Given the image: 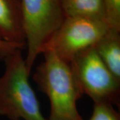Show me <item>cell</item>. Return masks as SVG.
Here are the masks:
<instances>
[{
  "label": "cell",
  "mask_w": 120,
  "mask_h": 120,
  "mask_svg": "<svg viewBox=\"0 0 120 120\" xmlns=\"http://www.w3.org/2000/svg\"><path fill=\"white\" fill-rule=\"evenodd\" d=\"M44 60L37 67L33 79L50 102L47 120H84L77 110V101L83 94L69 63L53 52H43Z\"/></svg>",
  "instance_id": "cell-1"
},
{
  "label": "cell",
  "mask_w": 120,
  "mask_h": 120,
  "mask_svg": "<svg viewBox=\"0 0 120 120\" xmlns=\"http://www.w3.org/2000/svg\"><path fill=\"white\" fill-rule=\"evenodd\" d=\"M1 60L5 69L0 76V116L9 120H47L30 86L22 49H13Z\"/></svg>",
  "instance_id": "cell-2"
},
{
  "label": "cell",
  "mask_w": 120,
  "mask_h": 120,
  "mask_svg": "<svg viewBox=\"0 0 120 120\" xmlns=\"http://www.w3.org/2000/svg\"><path fill=\"white\" fill-rule=\"evenodd\" d=\"M82 94L95 103L120 107V80L108 69L94 47L79 52L69 63Z\"/></svg>",
  "instance_id": "cell-3"
},
{
  "label": "cell",
  "mask_w": 120,
  "mask_h": 120,
  "mask_svg": "<svg viewBox=\"0 0 120 120\" xmlns=\"http://www.w3.org/2000/svg\"><path fill=\"white\" fill-rule=\"evenodd\" d=\"M26 34V68L31 74L41 49L64 22L60 0H21Z\"/></svg>",
  "instance_id": "cell-4"
},
{
  "label": "cell",
  "mask_w": 120,
  "mask_h": 120,
  "mask_svg": "<svg viewBox=\"0 0 120 120\" xmlns=\"http://www.w3.org/2000/svg\"><path fill=\"white\" fill-rule=\"evenodd\" d=\"M112 29L107 22L86 17H65L41 49V54L50 51L69 63L79 52L94 47Z\"/></svg>",
  "instance_id": "cell-5"
},
{
  "label": "cell",
  "mask_w": 120,
  "mask_h": 120,
  "mask_svg": "<svg viewBox=\"0 0 120 120\" xmlns=\"http://www.w3.org/2000/svg\"><path fill=\"white\" fill-rule=\"evenodd\" d=\"M0 37L21 49L26 47L21 0H0Z\"/></svg>",
  "instance_id": "cell-6"
},
{
  "label": "cell",
  "mask_w": 120,
  "mask_h": 120,
  "mask_svg": "<svg viewBox=\"0 0 120 120\" xmlns=\"http://www.w3.org/2000/svg\"><path fill=\"white\" fill-rule=\"evenodd\" d=\"M113 75L120 80V31L111 29L94 46Z\"/></svg>",
  "instance_id": "cell-7"
},
{
  "label": "cell",
  "mask_w": 120,
  "mask_h": 120,
  "mask_svg": "<svg viewBox=\"0 0 120 120\" xmlns=\"http://www.w3.org/2000/svg\"><path fill=\"white\" fill-rule=\"evenodd\" d=\"M65 17H86L106 21L103 0H60Z\"/></svg>",
  "instance_id": "cell-8"
},
{
  "label": "cell",
  "mask_w": 120,
  "mask_h": 120,
  "mask_svg": "<svg viewBox=\"0 0 120 120\" xmlns=\"http://www.w3.org/2000/svg\"><path fill=\"white\" fill-rule=\"evenodd\" d=\"M103 2L108 25L120 31V0H103Z\"/></svg>",
  "instance_id": "cell-9"
},
{
  "label": "cell",
  "mask_w": 120,
  "mask_h": 120,
  "mask_svg": "<svg viewBox=\"0 0 120 120\" xmlns=\"http://www.w3.org/2000/svg\"><path fill=\"white\" fill-rule=\"evenodd\" d=\"M89 120H120V114L112 104L95 103L92 115Z\"/></svg>",
  "instance_id": "cell-10"
},
{
  "label": "cell",
  "mask_w": 120,
  "mask_h": 120,
  "mask_svg": "<svg viewBox=\"0 0 120 120\" xmlns=\"http://www.w3.org/2000/svg\"><path fill=\"white\" fill-rule=\"evenodd\" d=\"M15 48H17V47L6 43L0 37V59L3 58L8 52Z\"/></svg>",
  "instance_id": "cell-11"
}]
</instances>
